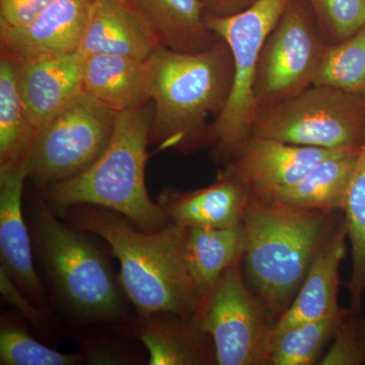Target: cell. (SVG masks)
I'll use <instances>...</instances> for the list:
<instances>
[{"label": "cell", "mask_w": 365, "mask_h": 365, "mask_svg": "<svg viewBox=\"0 0 365 365\" xmlns=\"http://www.w3.org/2000/svg\"><path fill=\"white\" fill-rule=\"evenodd\" d=\"M160 38L140 11L128 0H95L78 52L121 55L148 60Z\"/></svg>", "instance_id": "cell-17"}, {"label": "cell", "mask_w": 365, "mask_h": 365, "mask_svg": "<svg viewBox=\"0 0 365 365\" xmlns=\"http://www.w3.org/2000/svg\"><path fill=\"white\" fill-rule=\"evenodd\" d=\"M351 309L339 307L324 318L273 333L269 365L319 364L324 350Z\"/></svg>", "instance_id": "cell-24"}, {"label": "cell", "mask_w": 365, "mask_h": 365, "mask_svg": "<svg viewBox=\"0 0 365 365\" xmlns=\"http://www.w3.org/2000/svg\"><path fill=\"white\" fill-rule=\"evenodd\" d=\"M95 0H55L31 23L0 26L1 54L14 61L78 52Z\"/></svg>", "instance_id": "cell-12"}, {"label": "cell", "mask_w": 365, "mask_h": 365, "mask_svg": "<svg viewBox=\"0 0 365 365\" xmlns=\"http://www.w3.org/2000/svg\"><path fill=\"white\" fill-rule=\"evenodd\" d=\"M33 244L60 307L83 325L127 323L134 317L109 258L90 232L59 220L46 201L33 210Z\"/></svg>", "instance_id": "cell-5"}, {"label": "cell", "mask_w": 365, "mask_h": 365, "mask_svg": "<svg viewBox=\"0 0 365 365\" xmlns=\"http://www.w3.org/2000/svg\"><path fill=\"white\" fill-rule=\"evenodd\" d=\"M83 353L71 354L53 349L35 339L25 328L2 319L0 328L1 365H81Z\"/></svg>", "instance_id": "cell-27"}, {"label": "cell", "mask_w": 365, "mask_h": 365, "mask_svg": "<svg viewBox=\"0 0 365 365\" xmlns=\"http://www.w3.org/2000/svg\"><path fill=\"white\" fill-rule=\"evenodd\" d=\"M319 364H365L364 323L360 314L351 309L345 317Z\"/></svg>", "instance_id": "cell-29"}, {"label": "cell", "mask_w": 365, "mask_h": 365, "mask_svg": "<svg viewBox=\"0 0 365 365\" xmlns=\"http://www.w3.org/2000/svg\"><path fill=\"white\" fill-rule=\"evenodd\" d=\"M251 192L237 174L225 167L215 182L194 191L165 187L157 202L170 222L186 228H225L242 225Z\"/></svg>", "instance_id": "cell-13"}, {"label": "cell", "mask_w": 365, "mask_h": 365, "mask_svg": "<svg viewBox=\"0 0 365 365\" xmlns=\"http://www.w3.org/2000/svg\"><path fill=\"white\" fill-rule=\"evenodd\" d=\"M314 85L365 96V26L348 39L329 46Z\"/></svg>", "instance_id": "cell-26"}, {"label": "cell", "mask_w": 365, "mask_h": 365, "mask_svg": "<svg viewBox=\"0 0 365 365\" xmlns=\"http://www.w3.org/2000/svg\"><path fill=\"white\" fill-rule=\"evenodd\" d=\"M54 1L55 0H0V26H25Z\"/></svg>", "instance_id": "cell-31"}, {"label": "cell", "mask_w": 365, "mask_h": 365, "mask_svg": "<svg viewBox=\"0 0 365 365\" xmlns=\"http://www.w3.org/2000/svg\"><path fill=\"white\" fill-rule=\"evenodd\" d=\"M153 114V101L118 112L111 140L100 158L81 174L45 189V201L57 215L93 205L120 213L144 232H158L170 223L146 188Z\"/></svg>", "instance_id": "cell-4"}, {"label": "cell", "mask_w": 365, "mask_h": 365, "mask_svg": "<svg viewBox=\"0 0 365 365\" xmlns=\"http://www.w3.org/2000/svg\"><path fill=\"white\" fill-rule=\"evenodd\" d=\"M343 212L351 246V276L348 282L350 309L361 314L365 294V130Z\"/></svg>", "instance_id": "cell-25"}, {"label": "cell", "mask_w": 365, "mask_h": 365, "mask_svg": "<svg viewBox=\"0 0 365 365\" xmlns=\"http://www.w3.org/2000/svg\"><path fill=\"white\" fill-rule=\"evenodd\" d=\"M83 63L79 52L16 62L21 98L37 132L83 91Z\"/></svg>", "instance_id": "cell-16"}, {"label": "cell", "mask_w": 365, "mask_h": 365, "mask_svg": "<svg viewBox=\"0 0 365 365\" xmlns=\"http://www.w3.org/2000/svg\"><path fill=\"white\" fill-rule=\"evenodd\" d=\"M119 328L140 341L150 365L216 364L212 340L194 317L158 312L136 316Z\"/></svg>", "instance_id": "cell-15"}, {"label": "cell", "mask_w": 365, "mask_h": 365, "mask_svg": "<svg viewBox=\"0 0 365 365\" xmlns=\"http://www.w3.org/2000/svg\"><path fill=\"white\" fill-rule=\"evenodd\" d=\"M330 45L307 0H290L262 49L254 83L257 109L313 86Z\"/></svg>", "instance_id": "cell-10"}, {"label": "cell", "mask_w": 365, "mask_h": 365, "mask_svg": "<svg viewBox=\"0 0 365 365\" xmlns=\"http://www.w3.org/2000/svg\"><path fill=\"white\" fill-rule=\"evenodd\" d=\"M37 135L19 88L18 64L0 60V170L20 167Z\"/></svg>", "instance_id": "cell-23"}, {"label": "cell", "mask_w": 365, "mask_h": 365, "mask_svg": "<svg viewBox=\"0 0 365 365\" xmlns=\"http://www.w3.org/2000/svg\"><path fill=\"white\" fill-rule=\"evenodd\" d=\"M365 130V96L313 85L294 97L257 110L252 135L325 148H359Z\"/></svg>", "instance_id": "cell-7"}, {"label": "cell", "mask_w": 365, "mask_h": 365, "mask_svg": "<svg viewBox=\"0 0 365 365\" xmlns=\"http://www.w3.org/2000/svg\"><path fill=\"white\" fill-rule=\"evenodd\" d=\"M359 148L338 150L318 163L299 182L264 197L307 210H344Z\"/></svg>", "instance_id": "cell-20"}, {"label": "cell", "mask_w": 365, "mask_h": 365, "mask_svg": "<svg viewBox=\"0 0 365 365\" xmlns=\"http://www.w3.org/2000/svg\"><path fill=\"white\" fill-rule=\"evenodd\" d=\"M290 0H257L246 11L207 16L209 28L227 43L234 62V81L225 109L213 122L215 158L227 163L253 132L257 105L254 83L262 49Z\"/></svg>", "instance_id": "cell-6"}, {"label": "cell", "mask_w": 365, "mask_h": 365, "mask_svg": "<svg viewBox=\"0 0 365 365\" xmlns=\"http://www.w3.org/2000/svg\"><path fill=\"white\" fill-rule=\"evenodd\" d=\"M163 47L178 52L204 51L220 38L207 24L201 0H133Z\"/></svg>", "instance_id": "cell-21"}, {"label": "cell", "mask_w": 365, "mask_h": 365, "mask_svg": "<svg viewBox=\"0 0 365 365\" xmlns=\"http://www.w3.org/2000/svg\"><path fill=\"white\" fill-rule=\"evenodd\" d=\"M338 150L251 135L225 165L241 178L252 197H264L299 182Z\"/></svg>", "instance_id": "cell-11"}, {"label": "cell", "mask_w": 365, "mask_h": 365, "mask_svg": "<svg viewBox=\"0 0 365 365\" xmlns=\"http://www.w3.org/2000/svg\"><path fill=\"white\" fill-rule=\"evenodd\" d=\"M336 212L292 207L252 197L242 220L247 281L271 316L292 304L324 242L339 220Z\"/></svg>", "instance_id": "cell-3"}, {"label": "cell", "mask_w": 365, "mask_h": 365, "mask_svg": "<svg viewBox=\"0 0 365 365\" xmlns=\"http://www.w3.org/2000/svg\"><path fill=\"white\" fill-rule=\"evenodd\" d=\"M83 85L86 93L116 112L136 109L151 102L148 60L121 55H86Z\"/></svg>", "instance_id": "cell-19"}, {"label": "cell", "mask_w": 365, "mask_h": 365, "mask_svg": "<svg viewBox=\"0 0 365 365\" xmlns=\"http://www.w3.org/2000/svg\"><path fill=\"white\" fill-rule=\"evenodd\" d=\"M0 292L4 299L19 309L34 327L42 330L46 329L47 319L41 307L29 299L2 269H0Z\"/></svg>", "instance_id": "cell-30"}, {"label": "cell", "mask_w": 365, "mask_h": 365, "mask_svg": "<svg viewBox=\"0 0 365 365\" xmlns=\"http://www.w3.org/2000/svg\"><path fill=\"white\" fill-rule=\"evenodd\" d=\"M86 364H133L135 357L124 345L112 341H88L83 345Z\"/></svg>", "instance_id": "cell-32"}, {"label": "cell", "mask_w": 365, "mask_h": 365, "mask_svg": "<svg viewBox=\"0 0 365 365\" xmlns=\"http://www.w3.org/2000/svg\"><path fill=\"white\" fill-rule=\"evenodd\" d=\"M148 93L155 106L150 144L157 151L191 153L212 146L213 122L227 105L232 52L220 39L204 51L158 48L148 59Z\"/></svg>", "instance_id": "cell-2"}, {"label": "cell", "mask_w": 365, "mask_h": 365, "mask_svg": "<svg viewBox=\"0 0 365 365\" xmlns=\"http://www.w3.org/2000/svg\"><path fill=\"white\" fill-rule=\"evenodd\" d=\"M25 165L0 170V269L37 306L46 302L45 290L35 265L32 241L21 206Z\"/></svg>", "instance_id": "cell-14"}, {"label": "cell", "mask_w": 365, "mask_h": 365, "mask_svg": "<svg viewBox=\"0 0 365 365\" xmlns=\"http://www.w3.org/2000/svg\"><path fill=\"white\" fill-rule=\"evenodd\" d=\"M344 218L324 242L292 304L274 324L273 333L324 318L339 309L340 267L347 253Z\"/></svg>", "instance_id": "cell-18"}, {"label": "cell", "mask_w": 365, "mask_h": 365, "mask_svg": "<svg viewBox=\"0 0 365 365\" xmlns=\"http://www.w3.org/2000/svg\"><path fill=\"white\" fill-rule=\"evenodd\" d=\"M64 215L72 227L110 247L136 316L168 312L194 317L198 299L187 266L186 227L170 222L158 232H144L120 213L93 205L76 206Z\"/></svg>", "instance_id": "cell-1"}, {"label": "cell", "mask_w": 365, "mask_h": 365, "mask_svg": "<svg viewBox=\"0 0 365 365\" xmlns=\"http://www.w3.org/2000/svg\"><path fill=\"white\" fill-rule=\"evenodd\" d=\"M364 333H365V318H364Z\"/></svg>", "instance_id": "cell-34"}, {"label": "cell", "mask_w": 365, "mask_h": 365, "mask_svg": "<svg viewBox=\"0 0 365 365\" xmlns=\"http://www.w3.org/2000/svg\"><path fill=\"white\" fill-rule=\"evenodd\" d=\"M117 115L81 91L37 132L24 163L28 178L47 189L88 169L111 140Z\"/></svg>", "instance_id": "cell-8"}, {"label": "cell", "mask_w": 365, "mask_h": 365, "mask_svg": "<svg viewBox=\"0 0 365 365\" xmlns=\"http://www.w3.org/2000/svg\"><path fill=\"white\" fill-rule=\"evenodd\" d=\"M322 32L337 44L365 26V0H307Z\"/></svg>", "instance_id": "cell-28"}, {"label": "cell", "mask_w": 365, "mask_h": 365, "mask_svg": "<svg viewBox=\"0 0 365 365\" xmlns=\"http://www.w3.org/2000/svg\"><path fill=\"white\" fill-rule=\"evenodd\" d=\"M242 260L228 267L197 304L196 323L212 340L218 365H269L274 324L249 287Z\"/></svg>", "instance_id": "cell-9"}, {"label": "cell", "mask_w": 365, "mask_h": 365, "mask_svg": "<svg viewBox=\"0 0 365 365\" xmlns=\"http://www.w3.org/2000/svg\"><path fill=\"white\" fill-rule=\"evenodd\" d=\"M128 1H130V2H132V4H133V0H128Z\"/></svg>", "instance_id": "cell-35"}, {"label": "cell", "mask_w": 365, "mask_h": 365, "mask_svg": "<svg viewBox=\"0 0 365 365\" xmlns=\"http://www.w3.org/2000/svg\"><path fill=\"white\" fill-rule=\"evenodd\" d=\"M185 251L199 302L215 287L228 267L242 260L245 252L242 223L225 228H187Z\"/></svg>", "instance_id": "cell-22"}, {"label": "cell", "mask_w": 365, "mask_h": 365, "mask_svg": "<svg viewBox=\"0 0 365 365\" xmlns=\"http://www.w3.org/2000/svg\"><path fill=\"white\" fill-rule=\"evenodd\" d=\"M207 16L227 18L246 11L257 0H201Z\"/></svg>", "instance_id": "cell-33"}]
</instances>
